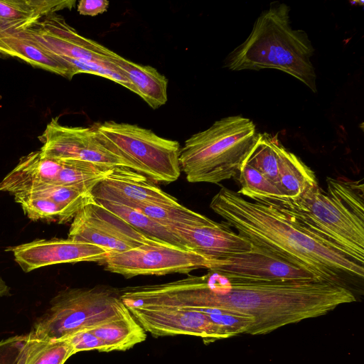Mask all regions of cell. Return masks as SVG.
<instances>
[{
    "instance_id": "cell-5",
    "label": "cell",
    "mask_w": 364,
    "mask_h": 364,
    "mask_svg": "<svg viewBox=\"0 0 364 364\" xmlns=\"http://www.w3.org/2000/svg\"><path fill=\"white\" fill-rule=\"evenodd\" d=\"M259 134L253 122L235 115L215 121L180 149L181 171L190 183L218 184L237 177Z\"/></svg>"
},
{
    "instance_id": "cell-19",
    "label": "cell",
    "mask_w": 364,
    "mask_h": 364,
    "mask_svg": "<svg viewBox=\"0 0 364 364\" xmlns=\"http://www.w3.org/2000/svg\"><path fill=\"white\" fill-rule=\"evenodd\" d=\"M90 132V127L64 126L58 118H53L38 136L43 144L39 151L43 156L55 160H78Z\"/></svg>"
},
{
    "instance_id": "cell-4",
    "label": "cell",
    "mask_w": 364,
    "mask_h": 364,
    "mask_svg": "<svg viewBox=\"0 0 364 364\" xmlns=\"http://www.w3.org/2000/svg\"><path fill=\"white\" fill-rule=\"evenodd\" d=\"M289 7L271 6L255 21L245 41L228 55L230 70L271 68L284 72L316 92V75L311 61L314 48L307 33L291 26Z\"/></svg>"
},
{
    "instance_id": "cell-27",
    "label": "cell",
    "mask_w": 364,
    "mask_h": 364,
    "mask_svg": "<svg viewBox=\"0 0 364 364\" xmlns=\"http://www.w3.org/2000/svg\"><path fill=\"white\" fill-rule=\"evenodd\" d=\"M23 196H39L50 199L64 210L70 222L77 212L93 199L91 193L60 185L42 186Z\"/></svg>"
},
{
    "instance_id": "cell-14",
    "label": "cell",
    "mask_w": 364,
    "mask_h": 364,
    "mask_svg": "<svg viewBox=\"0 0 364 364\" xmlns=\"http://www.w3.org/2000/svg\"><path fill=\"white\" fill-rule=\"evenodd\" d=\"M94 199L118 203L132 207L135 204L177 205L176 198L133 170L117 167L93 188Z\"/></svg>"
},
{
    "instance_id": "cell-16",
    "label": "cell",
    "mask_w": 364,
    "mask_h": 364,
    "mask_svg": "<svg viewBox=\"0 0 364 364\" xmlns=\"http://www.w3.org/2000/svg\"><path fill=\"white\" fill-rule=\"evenodd\" d=\"M0 54L18 58L69 80L76 75L73 66L43 48L23 31L1 32Z\"/></svg>"
},
{
    "instance_id": "cell-28",
    "label": "cell",
    "mask_w": 364,
    "mask_h": 364,
    "mask_svg": "<svg viewBox=\"0 0 364 364\" xmlns=\"http://www.w3.org/2000/svg\"><path fill=\"white\" fill-rule=\"evenodd\" d=\"M25 215L32 220L65 224L70 222L64 210L50 199L39 196L14 197Z\"/></svg>"
},
{
    "instance_id": "cell-20",
    "label": "cell",
    "mask_w": 364,
    "mask_h": 364,
    "mask_svg": "<svg viewBox=\"0 0 364 364\" xmlns=\"http://www.w3.org/2000/svg\"><path fill=\"white\" fill-rule=\"evenodd\" d=\"M279 188L284 198L295 199L318 186L314 172L277 140Z\"/></svg>"
},
{
    "instance_id": "cell-24",
    "label": "cell",
    "mask_w": 364,
    "mask_h": 364,
    "mask_svg": "<svg viewBox=\"0 0 364 364\" xmlns=\"http://www.w3.org/2000/svg\"><path fill=\"white\" fill-rule=\"evenodd\" d=\"M130 208L140 210L148 217L170 229L204 224L211 220L180 203L177 205L141 203L135 204Z\"/></svg>"
},
{
    "instance_id": "cell-29",
    "label": "cell",
    "mask_w": 364,
    "mask_h": 364,
    "mask_svg": "<svg viewBox=\"0 0 364 364\" xmlns=\"http://www.w3.org/2000/svg\"><path fill=\"white\" fill-rule=\"evenodd\" d=\"M59 340L66 341L70 344L73 355L87 350L109 353L108 348L103 341L85 328L75 331Z\"/></svg>"
},
{
    "instance_id": "cell-9",
    "label": "cell",
    "mask_w": 364,
    "mask_h": 364,
    "mask_svg": "<svg viewBox=\"0 0 364 364\" xmlns=\"http://www.w3.org/2000/svg\"><path fill=\"white\" fill-rule=\"evenodd\" d=\"M68 238L98 245L110 252H122L143 245L163 242L136 230L94 198L73 218Z\"/></svg>"
},
{
    "instance_id": "cell-15",
    "label": "cell",
    "mask_w": 364,
    "mask_h": 364,
    "mask_svg": "<svg viewBox=\"0 0 364 364\" xmlns=\"http://www.w3.org/2000/svg\"><path fill=\"white\" fill-rule=\"evenodd\" d=\"M187 249L214 260L248 252L252 243L223 222L213 220L194 226L171 229Z\"/></svg>"
},
{
    "instance_id": "cell-12",
    "label": "cell",
    "mask_w": 364,
    "mask_h": 364,
    "mask_svg": "<svg viewBox=\"0 0 364 364\" xmlns=\"http://www.w3.org/2000/svg\"><path fill=\"white\" fill-rule=\"evenodd\" d=\"M31 39L58 58L94 61L111 65L114 52L80 35L64 18L53 13L23 31Z\"/></svg>"
},
{
    "instance_id": "cell-31",
    "label": "cell",
    "mask_w": 364,
    "mask_h": 364,
    "mask_svg": "<svg viewBox=\"0 0 364 364\" xmlns=\"http://www.w3.org/2000/svg\"><path fill=\"white\" fill-rule=\"evenodd\" d=\"M10 294V287L0 275V297Z\"/></svg>"
},
{
    "instance_id": "cell-21",
    "label": "cell",
    "mask_w": 364,
    "mask_h": 364,
    "mask_svg": "<svg viewBox=\"0 0 364 364\" xmlns=\"http://www.w3.org/2000/svg\"><path fill=\"white\" fill-rule=\"evenodd\" d=\"M85 329L103 341L109 352L129 350L146 339L145 330L132 314L125 318Z\"/></svg>"
},
{
    "instance_id": "cell-11",
    "label": "cell",
    "mask_w": 364,
    "mask_h": 364,
    "mask_svg": "<svg viewBox=\"0 0 364 364\" xmlns=\"http://www.w3.org/2000/svg\"><path fill=\"white\" fill-rule=\"evenodd\" d=\"M146 332L154 337L191 336L205 343L230 337L225 329L200 311L167 306H127Z\"/></svg>"
},
{
    "instance_id": "cell-18",
    "label": "cell",
    "mask_w": 364,
    "mask_h": 364,
    "mask_svg": "<svg viewBox=\"0 0 364 364\" xmlns=\"http://www.w3.org/2000/svg\"><path fill=\"white\" fill-rule=\"evenodd\" d=\"M109 63L129 81L135 93L152 109L164 105L168 100V80L156 69L132 62L115 53Z\"/></svg>"
},
{
    "instance_id": "cell-10",
    "label": "cell",
    "mask_w": 364,
    "mask_h": 364,
    "mask_svg": "<svg viewBox=\"0 0 364 364\" xmlns=\"http://www.w3.org/2000/svg\"><path fill=\"white\" fill-rule=\"evenodd\" d=\"M250 251L219 259L209 271L226 277L257 282H323L315 274L269 250L252 244Z\"/></svg>"
},
{
    "instance_id": "cell-8",
    "label": "cell",
    "mask_w": 364,
    "mask_h": 364,
    "mask_svg": "<svg viewBox=\"0 0 364 364\" xmlns=\"http://www.w3.org/2000/svg\"><path fill=\"white\" fill-rule=\"evenodd\" d=\"M103 263L107 271L131 278L139 275L188 274L198 269L209 270L215 261L189 249L158 242L122 252H110Z\"/></svg>"
},
{
    "instance_id": "cell-17",
    "label": "cell",
    "mask_w": 364,
    "mask_h": 364,
    "mask_svg": "<svg viewBox=\"0 0 364 364\" xmlns=\"http://www.w3.org/2000/svg\"><path fill=\"white\" fill-rule=\"evenodd\" d=\"M75 1L0 0V33L29 28L44 16L71 9Z\"/></svg>"
},
{
    "instance_id": "cell-25",
    "label": "cell",
    "mask_w": 364,
    "mask_h": 364,
    "mask_svg": "<svg viewBox=\"0 0 364 364\" xmlns=\"http://www.w3.org/2000/svg\"><path fill=\"white\" fill-rule=\"evenodd\" d=\"M277 141V139L266 133L259 134L257 140L245 164L257 169L279 187Z\"/></svg>"
},
{
    "instance_id": "cell-13",
    "label": "cell",
    "mask_w": 364,
    "mask_h": 364,
    "mask_svg": "<svg viewBox=\"0 0 364 364\" xmlns=\"http://www.w3.org/2000/svg\"><path fill=\"white\" fill-rule=\"evenodd\" d=\"M14 260L24 272L43 267L80 262L103 263L109 251L98 245L71 239H38L9 247Z\"/></svg>"
},
{
    "instance_id": "cell-2",
    "label": "cell",
    "mask_w": 364,
    "mask_h": 364,
    "mask_svg": "<svg viewBox=\"0 0 364 364\" xmlns=\"http://www.w3.org/2000/svg\"><path fill=\"white\" fill-rule=\"evenodd\" d=\"M253 200L222 187L210 208L252 244L310 271L321 281L344 284L342 274L363 277V265L338 247L311 234L272 204Z\"/></svg>"
},
{
    "instance_id": "cell-30",
    "label": "cell",
    "mask_w": 364,
    "mask_h": 364,
    "mask_svg": "<svg viewBox=\"0 0 364 364\" xmlns=\"http://www.w3.org/2000/svg\"><path fill=\"white\" fill-rule=\"evenodd\" d=\"M108 6L106 0H81L77 4V11L81 15L95 16L105 12Z\"/></svg>"
},
{
    "instance_id": "cell-7",
    "label": "cell",
    "mask_w": 364,
    "mask_h": 364,
    "mask_svg": "<svg viewBox=\"0 0 364 364\" xmlns=\"http://www.w3.org/2000/svg\"><path fill=\"white\" fill-rule=\"evenodd\" d=\"M96 138L129 168L154 182L168 184L181 175L180 144L136 124L114 121L91 126Z\"/></svg>"
},
{
    "instance_id": "cell-26",
    "label": "cell",
    "mask_w": 364,
    "mask_h": 364,
    "mask_svg": "<svg viewBox=\"0 0 364 364\" xmlns=\"http://www.w3.org/2000/svg\"><path fill=\"white\" fill-rule=\"evenodd\" d=\"M238 193L252 200H274L284 198L279 187L253 167L244 164L237 176Z\"/></svg>"
},
{
    "instance_id": "cell-1",
    "label": "cell",
    "mask_w": 364,
    "mask_h": 364,
    "mask_svg": "<svg viewBox=\"0 0 364 364\" xmlns=\"http://www.w3.org/2000/svg\"><path fill=\"white\" fill-rule=\"evenodd\" d=\"M148 285L147 303L205 313L234 311L254 318L252 335H264L288 324L328 314L356 301L345 285L328 282H257L218 272Z\"/></svg>"
},
{
    "instance_id": "cell-6",
    "label": "cell",
    "mask_w": 364,
    "mask_h": 364,
    "mask_svg": "<svg viewBox=\"0 0 364 364\" xmlns=\"http://www.w3.org/2000/svg\"><path fill=\"white\" fill-rule=\"evenodd\" d=\"M132 316L119 289L105 285L66 288L50 301L30 333L38 339L59 340L78 330L90 328Z\"/></svg>"
},
{
    "instance_id": "cell-23",
    "label": "cell",
    "mask_w": 364,
    "mask_h": 364,
    "mask_svg": "<svg viewBox=\"0 0 364 364\" xmlns=\"http://www.w3.org/2000/svg\"><path fill=\"white\" fill-rule=\"evenodd\" d=\"M73 355L66 341L38 339L29 333L21 348V364H64Z\"/></svg>"
},
{
    "instance_id": "cell-3",
    "label": "cell",
    "mask_w": 364,
    "mask_h": 364,
    "mask_svg": "<svg viewBox=\"0 0 364 364\" xmlns=\"http://www.w3.org/2000/svg\"><path fill=\"white\" fill-rule=\"evenodd\" d=\"M327 191L318 185L295 199L264 200L290 220L364 263L363 195L358 182L327 178Z\"/></svg>"
},
{
    "instance_id": "cell-22",
    "label": "cell",
    "mask_w": 364,
    "mask_h": 364,
    "mask_svg": "<svg viewBox=\"0 0 364 364\" xmlns=\"http://www.w3.org/2000/svg\"><path fill=\"white\" fill-rule=\"evenodd\" d=\"M95 200L147 237L186 248L180 238L170 228L151 219L140 210L118 203Z\"/></svg>"
}]
</instances>
